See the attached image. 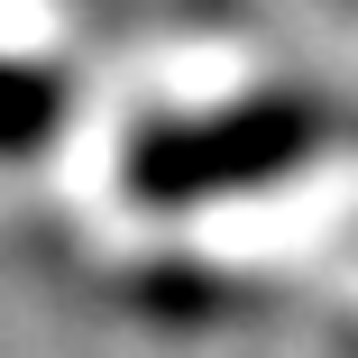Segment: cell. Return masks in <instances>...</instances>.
I'll use <instances>...</instances> for the list:
<instances>
[{"mask_svg":"<svg viewBox=\"0 0 358 358\" xmlns=\"http://www.w3.org/2000/svg\"><path fill=\"white\" fill-rule=\"evenodd\" d=\"M64 120H74V74L46 55H0V166L37 157Z\"/></svg>","mask_w":358,"mask_h":358,"instance_id":"obj_2","label":"cell"},{"mask_svg":"<svg viewBox=\"0 0 358 358\" xmlns=\"http://www.w3.org/2000/svg\"><path fill=\"white\" fill-rule=\"evenodd\" d=\"M322 157H358V92L331 83H266L221 110H184L148 120L129 138V202L148 211H193V202H230L257 184H285Z\"/></svg>","mask_w":358,"mask_h":358,"instance_id":"obj_1","label":"cell"},{"mask_svg":"<svg viewBox=\"0 0 358 358\" xmlns=\"http://www.w3.org/2000/svg\"><path fill=\"white\" fill-rule=\"evenodd\" d=\"M340 358H358V322H349V331H340Z\"/></svg>","mask_w":358,"mask_h":358,"instance_id":"obj_3","label":"cell"}]
</instances>
